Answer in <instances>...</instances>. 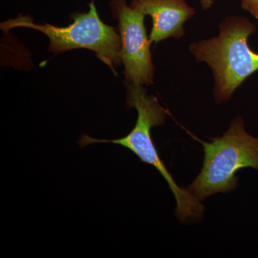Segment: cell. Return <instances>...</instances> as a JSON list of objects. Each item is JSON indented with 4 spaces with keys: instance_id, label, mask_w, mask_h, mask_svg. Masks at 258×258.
<instances>
[{
    "instance_id": "cell-1",
    "label": "cell",
    "mask_w": 258,
    "mask_h": 258,
    "mask_svg": "<svg viewBox=\"0 0 258 258\" xmlns=\"http://www.w3.org/2000/svg\"><path fill=\"white\" fill-rule=\"evenodd\" d=\"M127 105L138 113L137 123L132 132L123 138L98 139L83 134L79 144L85 147L89 144L111 143L126 148L141 161L155 168L166 180L176 200V216L181 222L199 221L203 217L204 207L201 201L188 189L179 187L161 160L151 135L153 127L164 124L166 112L157 98L149 95L142 85L127 83Z\"/></svg>"
},
{
    "instance_id": "cell-2",
    "label": "cell",
    "mask_w": 258,
    "mask_h": 258,
    "mask_svg": "<svg viewBox=\"0 0 258 258\" xmlns=\"http://www.w3.org/2000/svg\"><path fill=\"white\" fill-rule=\"evenodd\" d=\"M218 36L195 42L189 50L198 62L211 68L215 79L217 102L227 101L249 76L258 71V53L251 50L247 39L255 25L242 17H228L222 22Z\"/></svg>"
},
{
    "instance_id": "cell-3",
    "label": "cell",
    "mask_w": 258,
    "mask_h": 258,
    "mask_svg": "<svg viewBox=\"0 0 258 258\" xmlns=\"http://www.w3.org/2000/svg\"><path fill=\"white\" fill-rule=\"evenodd\" d=\"M201 142L203 166L187 188L200 201L233 191L238 184L237 171L246 167L258 170V138L246 132L242 117L235 118L222 137Z\"/></svg>"
},
{
    "instance_id": "cell-4",
    "label": "cell",
    "mask_w": 258,
    "mask_h": 258,
    "mask_svg": "<svg viewBox=\"0 0 258 258\" xmlns=\"http://www.w3.org/2000/svg\"><path fill=\"white\" fill-rule=\"evenodd\" d=\"M72 17L74 23L69 26L57 27L47 23L35 24L30 17L20 15L2 23L1 28L4 31L14 28L38 30L48 37V50L55 54L74 49L92 50L115 74V66L122 63L120 35L113 27L102 21L94 0H91L88 13H76Z\"/></svg>"
},
{
    "instance_id": "cell-5",
    "label": "cell",
    "mask_w": 258,
    "mask_h": 258,
    "mask_svg": "<svg viewBox=\"0 0 258 258\" xmlns=\"http://www.w3.org/2000/svg\"><path fill=\"white\" fill-rule=\"evenodd\" d=\"M110 7L112 15L118 20L125 82L142 86L152 84L155 68L150 51L152 42L144 26L145 15L128 6L126 0H111Z\"/></svg>"
},
{
    "instance_id": "cell-6",
    "label": "cell",
    "mask_w": 258,
    "mask_h": 258,
    "mask_svg": "<svg viewBox=\"0 0 258 258\" xmlns=\"http://www.w3.org/2000/svg\"><path fill=\"white\" fill-rule=\"evenodd\" d=\"M131 7L152 18L149 40L157 43L169 37H182L184 24L195 14L186 0H133Z\"/></svg>"
},
{
    "instance_id": "cell-7",
    "label": "cell",
    "mask_w": 258,
    "mask_h": 258,
    "mask_svg": "<svg viewBox=\"0 0 258 258\" xmlns=\"http://www.w3.org/2000/svg\"><path fill=\"white\" fill-rule=\"evenodd\" d=\"M242 8L258 20V0H241Z\"/></svg>"
}]
</instances>
